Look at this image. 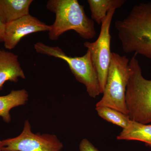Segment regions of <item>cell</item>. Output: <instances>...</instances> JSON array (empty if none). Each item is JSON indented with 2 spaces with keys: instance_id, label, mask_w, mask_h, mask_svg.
<instances>
[{
  "instance_id": "6da1fadb",
  "label": "cell",
  "mask_w": 151,
  "mask_h": 151,
  "mask_svg": "<svg viewBox=\"0 0 151 151\" xmlns=\"http://www.w3.org/2000/svg\"><path fill=\"white\" fill-rule=\"evenodd\" d=\"M115 27L125 53L151 59V2L135 5L126 17L116 22Z\"/></svg>"
},
{
  "instance_id": "7a4b0ae2",
  "label": "cell",
  "mask_w": 151,
  "mask_h": 151,
  "mask_svg": "<svg viewBox=\"0 0 151 151\" xmlns=\"http://www.w3.org/2000/svg\"><path fill=\"white\" fill-rule=\"evenodd\" d=\"M46 8L55 15V21L48 32L50 40H57L63 34L70 30L75 31L84 39L95 37L94 21L87 16L84 6L77 0H49Z\"/></svg>"
},
{
  "instance_id": "3957f363",
  "label": "cell",
  "mask_w": 151,
  "mask_h": 151,
  "mask_svg": "<svg viewBox=\"0 0 151 151\" xmlns=\"http://www.w3.org/2000/svg\"><path fill=\"white\" fill-rule=\"evenodd\" d=\"M130 74L126 102L130 119L138 123H151V80L144 78L134 55L129 60Z\"/></svg>"
},
{
  "instance_id": "277c9868",
  "label": "cell",
  "mask_w": 151,
  "mask_h": 151,
  "mask_svg": "<svg viewBox=\"0 0 151 151\" xmlns=\"http://www.w3.org/2000/svg\"><path fill=\"white\" fill-rule=\"evenodd\" d=\"M129 63L127 56L112 52L103 96L96 103V108L109 107L129 115L126 94L130 74Z\"/></svg>"
},
{
  "instance_id": "5b68a950",
  "label": "cell",
  "mask_w": 151,
  "mask_h": 151,
  "mask_svg": "<svg viewBox=\"0 0 151 151\" xmlns=\"http://www.w3.org/2000/svg\"><path fill=\"white\" fill-rule=\"evenodd\" d=\"M34 48L38 53L60 58L66 62L76 79L84 84L90 97L96 98L101 94L98 75L90 52L87 50L82 56L71 57L58 46H50L37 42Z\"/></svg>"
},
{
  "instance_id": "8992f818",
  "label": "cell",
  "mask_w": 151,
  "mask_h": 151,
  "mask_svg": "<svg viewBox=\"0 0 151 151\" xmlns=\"http://www.w3.org/2000/svg\"><path fill=\"white\" fill-rule=\"evenodd\" d=\"M116 10L109 11L101 24V30L97 40L93 42L86 41L84 45L90 52L96 68L100 83L101 94H103L107 80L109 65L111 63V36L110 28Z\"/></svg>"
},
{
  "instance_id": "52a82bcc",
  "label": "cell",
  "mask_w": 151,
  "mask_h": 151,
  "mask_svg": "<svg viewBox=\"0 0 151 151\" xmlns=\"http://www.w3.org/2000/svg\"><path fill=\"white\" fill-rule=\"evenodd\" d=\"M2 151H60L63 145L55 135L34 134L26 120L23 129L16 137L2 141Z\"/></svg>"
},
{
  "instance_id": "ba28073f",
  "label": "cell",
  "mask_w": 151,
  "mask_h": 151,
  "mask_svg": "<svg viewBox=\"0 0 151 151\" xmlns=\"http://www.w3.org/2000/svg\"><path fill=\"white\" fill-rule=\"evenodd\" d=\"M51 25L45 24L30 14L6 24L4 45L6 49H13L22 39L30 34L50 31Z\"/></svg>"
},
{
  "instance_id": "9c48e42d",
  "label": "cell",
  "mask_w": 151,
  "mask_h": 151,
  "mask_svg": "<svg viewBox=\"0 0 151 151\" xmlns=\"http://www.w3.org/2000/svg\"><path fill=\"white\" fill-rule=\"evenodd\" d=\"M24 79L25 75L18 60L12 52L0 50V90L6 81L16 82L19 78Z\"/></svg>"
},
{
  "instance_id": "30bf717a",
  "label": "cell",
  "mask_w": 151,
  "mask_h": 151,
  "mask_svg": "<svg viewBox=\"0 0 151 151\" xmlns=\"http://www.w3.org/2000/svg\"><path fill=\"white\" fill-rule=\"evenodd\" d=\"M32 0H0V19L4 24L29 14Z\"/></svg>"
},
{
  "instance_id": "8fae6325",
  "label": "cell",
  "mask_w": 151,
  "mask_h": 151,
  "mask_svg": "<svg viewBox=\"0 0 151 151\" xmlns=\"http://www.w3.org/2000/svg\"><path fill=\"white\" fill-rule=\"evenodd\" d=\"M28 97V93L24 89L12 90L7 95L0 96V117L6 123H9L10 111L12 108L24 105Z\"/></svg>"
},
{
  "instance_id": "7c38bea8",
  "label": "cell",
  "mask_w": 151,
  "mask_h": 151,
  "mask_svg": "<svg viewBox=\"0 0 151 151\" xmlns=\"http://www.w3.org/2000/svg\"><path fill=\"white\" fill-rule=\"evenodd\" d=\"M117 139L143 142L151 147V124H144L132 121L127 128L123 129Z\"/></svg>"
},
{
  "instance_id": "4fadbf2b",
  "label": "cell",
  "mask_w": 151,
  "mask_h": 151,
  "mask_svg": "<svg viewBox=\"0 0 151 151\" xmlns=\"http://www.w3.org/2000/svg\"><path fill=\"white\" fill-rule=\"evenodd\" d=\"M125 0H88L91 17L94 22L102 24L108 13L112 9L121 8L125 4Z\"/></svg>"
},
{
  "instance_id": "5bb4252c",
  "label": "cell",
  "mask_w": 151,
  "mask_h": 151,
  "mask_svg": "<svg viewBox=\"0 0 151 151\" xmlns=\"http://www.w3.org/2000/svg\"><path fill=\"white\" fill-rule=\"evenodd\" d=\"M96 110L102 119L123 129L127 128L132 122L129 116L113 108L103 106L96 108Z\"/></svg>"
},
{
  "instance_id": "9a60e30c",
  "label": "cell",
  "mask_w": 151,
  "mask_h": 151,
  "mask_svg": "<svg viewBox=\"0 0 151 151\" xmlns=\"http://www.w3.org/2000/svg\"><path fill=\"white\" fill-rule=\"evenodd\" d=\"M79 151H99L91 142L86 139L81 141L79 145Z\"/></svg>"
},
{
  "instance_id": "2e32d148",
  "label": "cell",
  "mask_w": 151,
  "mask_h": 151,
  "mask_svg": "<svg viewBox=\"0 0 151 151\" xmlns=\"http://www.w3.org/2000/svg\"><path fill=\"white\" fill-rule=\"evenodd\" d=\"M5 26L6 24L0 19V43L4 42V40Z\"/></svg>"
},
{
  "instance_id": "e0dca14e",
  "label": "cell",
  "mask_w": 151,
  "mask_h": 151,
  "mask_svg": "<svg viewBox=\"0 0 151 151\" xmlns=\"http://www.w3.org/2000/svg\"><path fill=\"white\" fill-rule=\"evenodd\" d=\"M3 147L2 141L0 140V151H2Z\"/></svg>"
},
{
  "instance_id": "ac0fdd59",
  "label": "cell",
  "mask_w": 151,
  "mask_h": 151,
  "mask_svg": "<svg viewBox=\"0 0 151 151\" xmlns=\"http://www.w3.org/2000/svg\"><path fill=\"white\" fill-rule=\"evenodd\" d=\"M62 151L61 150V151Z\"/></svg>"
}]
</instances>
